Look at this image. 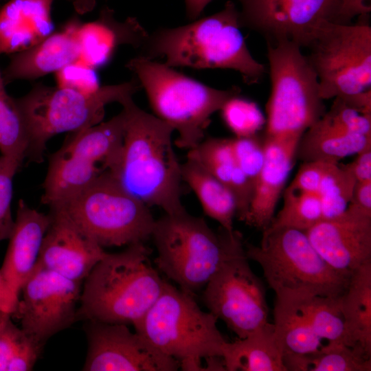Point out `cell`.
<instances>
[{"label": "cell", "mask_w": 371, "mask_h": 371, "mask_svg": "<svg viewBox=\"0 0 371 371\" xmlns=\"http://www.w3.org/2000/svg\"><path fill=\"white\" fill-rule=\"evenodd\" d=\"M120 104L125 114V129L113 177L148 207H158L166 214L186 211L181 201V164L172 141L173 128L139 108L133 96Z\"/></svg>", "instance_id": "cell-1"}, {"label": "cell", "mask_w": 371, "mask_h": 371, "mask_svg": "<svg viewBox=\"0 0 371 371\" xmlns=\"http://www.w3.org/2000/svg\"><path fill=\"white\" fill-rule=\"evenodd\" d=\"M241 27L239 9L228 1L221 10L208 16L148 32L139 56L163 58L171 67L233 69L246 84H257L267 67L251 56Z\"/></svg>", "instance_id": "cell-2"}, {"label": "cell", "mask_w": 371, "mask_h": 371, "mask_svg": "<svg viewBox=\"0 0 371 371\" xmlns=\"http://www.w3.org/2000/svg\"><path fill=\"white\" fill-rule=\"evenodd\" d=\"M144 243L106 253L85 279L77 319L133 325L159 296L164 280L152 267Z\"/></svg>", "instance_id": "cell-3"}, {"label": "cell", "mask_w": 371, "mask_h": 371, "mask_svg": "<svg viewBox=\"0 0 371 371\" xmlns=\"http://www.w3.org/2000/svg\"><path fill=\"white\" fill-rule=\"evenodd\" d=\"M158 269L191 295L204 289L223 263L245 247L242 234L215 232L186 210L155 220L151 234Z\"/></svg>", "instance_id": "cell-4"}, {"label": "cell", "mask_w": 371, "mask_h": 371, "mask_svg": "<svg viewBox=\"0 0 371 371\" xmlns=\"http://www.w3.org/2000/svg\"><path fill=\"white\" fill-rule=\"evenodd\" d=\"M126 67L147 95L155 115L177 133V147L187 150L203 140L211 116L240 89H218L176 71L164 63L138 56Z\"/></svg>", "instance_id": "cell-5"}, {"label": "cell", "mask_w": 371, "mask_h": 371, "mask_svg": "<svg viewBox=\"0 0 371 371\" xmlns=\"http://www.w3.org/2000/svg\"><path fill=\"white\" fill-rule=\"evenodd\" d=\"M217 320L201 309L193 295L164 281L157 300L133 326L156 348L177 360L181 370L196 371L201 360L223 357L227 341Z\"/></svg>", "instance_id": "cell-6"}, {"label": "cell", "mask_w": 371, "mask_h": 371, "mask_svg": "<svg viewBox=\"0 0 371 371\" xmlns=\"http://www.w3.org/2000/svg\"><path fill=\"white\" fill-rule=\"evenodd\" d=\"M260 246L245 243L248 259L258 262L276 296L339 297L350 276L329 266L305 232L291 228L265 229Z\"/></svg>", "instance_id": "cell-7"}, {"label": "cell", "mask_w": 371, "mask_h": 371, "mask_svg": "<svg viewBox=\"0 0 371 371\" xmlns=\"http://www.w3.org/2000/svg\"><path fill=\"white\" fill-rule=\"evenodd\" d=\"M140 88L136 78L118 85L100 86L91 93L59 87L35 86L24 96L16 98L29 135L26 158L41 162L50 138L102 122L107 104H120Z\"/></svg>", "instance_id": "cell-8"}, {"label": "cell", "mask_w": 371, "mask_h": 371, "mask_svg": "<svg viewBox=\"0 0 371 371\" xmlns=\"http://www.w3.org/2000/svg\"><path fill=\"white\" fill-rule=\"evenodd\" d=\"M65 214L102 247L150 238L155 219L149 207L106 173L67 199L49 206Z\"/></svg>", "instance_id": "cell-9"}, {"label": "cell", "mask_w": 371, "mask_h": 371, "mask_svg": "<svg viewBox=\"0 0 371 371\" xmlns=\"http://www.w3.org/2000/svg\"><path fill=\"white\" fill-rule=\"evenodd\" d=\"M125 114L72 133L52 154L43 183L42 203H60L85 189L99 177L115 170L120 158Z\"/></svg>", "instance_id": "cell-10"}, {"label": "cell", "mask_w": 371, "mask_h": 371, "mask_svg": "<svg viewBox=\"0 0 371 371\" xmlns=\"http://www.w3.org/2000/svg\"><path fill=\"white\" fill-rule=\"evenodd\" d=\"M267 45L271 89L265 134H303L326 112L317 74L296 43Z\"/></svg>", "instance_id": "cell-11"}, {"label": "cell", "mask_w": 371, "mask_h": 371, "mask_svg": "<svg viewBox=\"0 0 371 371\" xmlns=\"http://www.w3.org/2000/svg\"><path fill=\"white\" fill-rule=\"evenodd\" d=\"M366 16L355 24L323 22L306 47L324 100L371 89V27Z\"/></svg>", "instance_id": "cell-12"}, {"label": "cell", "mask_w": 371, "mask_h": 371, "mask_svg": "<svg viewBox=\"0 0 371 371\" xmlns=\"http://www.w3.org/2000/svg\"><path fill=\"white\" fill-rule=\"evenodd\" d=\"M245 247L226 260L204 288L203 300L239 339L268 322L262 280L251 270Z\"/></svg>", "instance_id": "cell-13"}, {"label": "cell", "mask_w": 371, "mask_h": 371, "mask_svg": "<svg viewBox=\"0 0 371 371\" xmlns=\"http://www.w3.org/2000/svg\"><path fill=\"white\" fill-rule=\"evenodd\" d=\"M82 282L36 264L23 284L14 315L22 330L43 347L77 319Z\"/></svg>", "instance_id": "cell-14"}, {"label": "cell", "mask_w": 371, "mask_h": 371, "mask_svg": "<svg viewBox=\"0 0 371 371\" xmlns=\"http://www.w3.org/2000/svg\"><path fill=\"white\" fill-rule=\"evenodd\" d=\"M241 27L267 43L289 41L306 47L323 22L339 23L341 0H238Z\"/></svg>", "instance_id": "cell-15"}, {"label": "cell", "mask_w": 371, "mask_h": 371, "mask_svg": "<svg viewBox=\"0 0 371 371\" xmlns=\"http://www.w3.org/2000/svg\"><path fill=\"white\" fill-rule=\"evenodd\" d=\"M85 371H176L179 363L127 325L89 321Z\"/></svg>", "instance_id": "cell-16"}, {"label": "cell", "mask_w": 371, "mask_h": 371, "mask_svg": "<svg viewBox=\"0 0 371 371\" xmlns=\"http://www.w3.org/2000/svg\"><path fill=\"white\" fill-rule=\"evenodd\" d=\"M305 233L323 260L346 276L371 261V215L348 206L342 214L321 219Z\"/></svg>", "instance_id": "cell-17"}, {"label": "cell", "mask_w": 371, "mask_h": 371, "mask_svg": "<svg viewBox=\"0 0 371 371\" xmlns=\"http://www.w3.org/2000/svg\"><path fill=\"white\" fill-rule=\"evenodd\" d=\"M37 264L68 279L82 282L107 252L65 214L53 208Z\"/></svg>", "instance_id": "cell-18"}, {"label": "cell", "mask_w": 371, "mask_h": 371, "mask_svg": "<svg viewBox=\"0 0 371 371\" xmlns=\"http://www.w3.org/2000/svg\"><path fill=\"white\" fill-rule=\"evenodd\" d=\"M302 135L273 137L264 134L265 159L244 221L247 225L263 231L271 223L296 159L297 147Z\"/></svg>", "instance_id": "cell-19"}, {"label": "cell", "mask_w": 371, "mask_h": 371, "mask_svg": "<svg viewBox=\"0 0 371 371\" xmlns=\"http://www.w3.org/2000/svg\"><path fill=\"white\" fill-rule=\"evenodd\" d=\"M78 20L69 21L35 45L12 57L3 74L5 85L16 80H32L57 72L79 60L80 49Z\"/></svg>", "instance_id": "cell-20"}, {"label": "cell", "mask_w": 371, "mask_h": 371, "mask_svg": "<svg viewBox=\"0 0 371 371\" xmlns=\"http://www.w3.org/2000/svg\"><path fill=\"white\" fill-rule=\"evenodd\" d=\"M50 222L49 214L18 203L14 225L0 271L19 298L21 287L34 269L42 243Z\"/></svg>", "instance_id": "cell-21"}, {"label": "cell", "mask_w": 371, "mask_h": 371, "mask_svg": "<svg viewBox=\"0 0 371 371\" xmlns=\"http://www.w3.org/2000/svg\"><path fill=\"white\" fill-rule=\"evenodd\" d=\"M148 34L135 18L118 21L113 11L106 8L98 20L80 23L78 31L80 49L78 60L95 69L108 62L121 45L140 49Z\"/></svg>", "instance_id": "cell-22"}, {"label": "cell", "mask_w": 371, "mask_h": 371, "mask_svg": "<svg viewBox=\"0 0 371 371\" xmlns=\"http://www.w3.org/2000/svg\"><path fill=\"white\" fill-rule=\"evenodd\" d=\"M54 0H10L0 10V54H16L52 33Z\"/></svg>", "instance_id": "cell-23"}, {"label": "cell", "mask_w": 371, "mask_h": 371, "mask_svg": "<svg viewBox=\"0 0 371 371\" xmlns=\"http://www.w3.org/2000/svg\"><path fill=\"white\" fill-rule=\"evenodd\" d=\"M190 157L205 168L232 192L237 204L236 216L245 221L254 186L238 166L230 138L208 137L188 150Z\"/></svg>", "instance_id": "cell-24"}, {"label": "cell", "mask_w": 371, "mask_h": 371, "mask_svg": "<svg viewBox=\"0 0 371 371\" xmlns=\"http://www.w3.org/2000/svg\"><path fill=\"white\" fill-rule=\"evenodd\" d=\"M339 300L345 345L371 357V261L352 273Z\"/></svg>", "instance_id": "cell-25"}, {"label": "cell", "mask_w": 371, "mask_h": 371, "mask_svg": "<svg viewBox=\"0 0 371 371\" xmlns=\"http://www.w3.org/2000/svg\"><path fill=\"white\" fill-rule=\"evenodd\" d=\"M370 144L371 135L348 133L323 115L301 136L296 158L303 162L321 161L337 164L341 159L357 154Z\"/></svg>", "instance_id": "cell-26"}, {"label": "cell", "mask_w": 371, "mask_h": 371, "mask_svg": "<svg viewBox=\"0 0 371 371\" xmlns=\"http://www.w3.org/2000/svg\"><path fill=\"white\" fill-rule=\"evenodd\" d=\"M282 355L273 325L267 322L244 338L227 341L223 357L226 371H286Z\"/></svg>", "instance_id": "cell-27"}, {"label": "cell", "mask_w": 371, "mask_h": 371, "mask_svg": "<svg viewBox=\"0 0 371 371\" xmlns=\"http://www.w3.org/2000/svg\"><path fill=\"white\" fill-rule=\"evenodd\" d=\"M311 298L276 296L273 325L283 353H313L323 346L309 320L308 304Z\"/></svg>", "instance_id": "cell-28"}, {"label": "cell", "mask_w": 371, "mask_h": 371, "mask_svg": "<svg viewBox=\"0 0 371 371\" xmlns=\"http://www.w3.org/2000/svg\"><path fill=\"white\" fill-rule=\"evenodd\" d=\"M181 172L182 180L195 193L205 214L217 221L227 232L233 233L237 204L229 189L190 157H187L181 164Z\"/></svg>", "instance_id": "cell-29"}, {"label": "cell", "mask_w": 371, "mask_h": 371, "mask_svg": "<svg viewBox=\"0 0 371 371\" xmlns=\"http://www.w3.org/2000/svg\"><path fill=\"white\" fill-rule=\"evenodd\" d=\"M286 371H370L371 357L344 344L328 343L313 353L285 352Z\"/></svg>", "instance_id": "cell-30"}, {"label": "cell", "mask_w": 371, "mask_h": 371, "mask_svg": "<svg viewBox=\"0 0 371 371\" xmlns=\"http://www.w3.org/2000/svg\"><path fill=\"white\" fill-rule=\"evenodd\" d=\"M0 311V371L32 370L43 347Z\"/></svg>", "instance_id": "cell-31"}, {"label": "cell", "mask_w": 371, "mask_h": 371, "mask_svg": "<svg viewBox=\"0 0 371 371\" xmlns=\"http://www.w3.org/2000/svg\"><path fill=\"white\" fill-rule=\"evenodd\" d=\"M0 71V151L1 155L26 158L29 135L16 98L9 95Z\"/></svg>", "instance_id": "cell-32"}, {"label": "cell", "mask_w": 371, "mask_h": 371, "mask_svg": "<svg viewBox=\"0 0 371 371\" xmlns=\"http://www.w3.org/2000/svg\"><path fill=\"white\" fill-rule=\"evenodd\" d=\"M283 198L282 208L273 216L267 229L291 228L306 232L322 219V207L317 194L288 187L284 191Z\"/></svg>", "instance_id": "cell-33"}, {"label": "cell", "mask_w": 371, "mask_h": 371, "mask_svg": "<svg viewBox=\"0 0 371 371\" xmlns=\"http://www.w3.org/2000/svg\"><path fill=\"white\" fill-rule=\"evenodd\" d=\"M356 182L347 165L327 164L317 193L322 207V218H330L346 211Z\"/></svg>", "instance_id": "cell-34"}, {"label": "cell", "mask_w": 371, "mask_h": 371, "mask_svg": "<svg viewBox=\"0 0 371 371\" xmlns=\"http://www.w3.org/2000/svg\"><path fill=\"white\" fill-rule=\"evenodd\" d=\"M339 298L312 297L308 304V317L311 327L318 337L326 339L328 343L345 344L344 320Z\"/></svg>", "instance_id": "cell-35"}, {"label": "cell", "mask_w": 371, "mask_h": 371, "mask_svg": "<svg viewBox=\"0 0 371 371\" xmlns=\"http://www.w3.org/2000/svg\"><path fill=\"white\" fill-rule=\"evenodd\" d=\"M220 111L225 124L237 137L256 135L266 123L258 106L240 94L229 99Z\"/></svg>", "instance_id": "cell-36"}, {"label": "cell", "mask_w": 371, "mask_h": 371, "mask_svg": "<svg viewBox=\"0 0 371 371\" xmlns=\"http://www.w3.org/2000/svg\"><path fill=\"white\" fill-rule=\"evenodd\" d=\"M23 161L12 156H0V242L10 238L14 227L11 212L13 179Z\"/></svg>", "instance_id": "cell-37"}, {"label": "cell", "mask_w": 371, "mask_h": 371, "mask_svg": "<svg viewBox=\"0 0 371 371\" xmlns=\"http://www.w3.org/2000/svg\"><path fill=\"white\" fill-rule=\"evenodd\" d=\"M235 159L254 186L265 159L264 137L258 133L249 137L230 138Z\"/></svg>", "instance_id": "cell-38"}, {"label": "cell", "mask_w": 371, "mask_h": 371, "mask_svg": "<svg viewBox=\"0 0 371 371\" xmlns=\"http://www.w3.org/2000/svg\"><path fill=\"white\" fill-rule=\"evenodd\" d=\"M324 116L332 124L352 134L371 135V115L361 114L347 105L339 97Z\"/></svg>", "instance_id": "cell-39"}, {"label": "cell", "mask_w": 371, "mask_h": 371, "mask_svg": "<svg viewBox=\"0 0 371 371\" xmlns=\"http://www.w3.org/2000/svg\"><path fill=\"white\" fill-rule=\"evenodd\" d=\"M92 68L79 60L56 72L58 87L84 93H91L100 87L98 76Z\"/></svg>", "instance_id": "cell-40"}, {"label": "cell", "mask_w": 371, "mask_h": 371, "mask_svg": "<svg viewBox=\"0 0 371 371\" xmlns=\"http://www.w3.org/2000/svg\"><path fill=\"white\" fill-rule=\"evenodd\" d=\"M327 164L321 161L303 162L289 188L317 194Z\"/></svg>", "instance_id": "cell-41"}, {"label": "cell", "mask_w": 371, "mask_h": 371, "mask_svg": "<svg viewBox=\"0 0 371 371\" xmlns=\"http://www.w3.org/2000/svg\"><path fill=\"white\" fill-rule=\"evenodd\" d=\"M370 11L371 0H341L339 23H350L355 16L368 15Z\"/></svg>", "instance_id": "cell-42"}, {"label": "cell", "mask_w": 371, "mask_h": 371, "mask_svg": "<svg viewBox=\"0 0 371 371\" xmlns=\"http://www.w3.org/2000/svg\"><path fill=\"white\" fill-rule=\"evenodd\" d=\"M347 166L357 181H371V144L359 151L357 158Z\"/></svg>", "instance_id": "cell-43"}, {"label": "cell", "mask_w": 371, "mask_h": 371, "mask_svg": "<svg viewBox=\"0 0 371 371\" xmlns=\"http://www.w3.org/2000/svg\"><path fill=\"white\" fill-rule=\"evenodd\" d=\"M348 206L371 215V181L356 182Z\"/></svg>", "instance_id": "cell-44"}, {"label": "cell", "mask_w": 371, "mask_h": 371, "mask_svg": "<svg viewBox=\"0 0 371 371\" xmlns=\"http://www.w3.org/2000/svg\"><path fill=\"white\" fill-rule=\"evenodd\" d=\"M19 299L0 271V311L9 313L12 316L16 311Z\"/></svg>", "instance_id": "cell-45"}, {"label": "cell", "mask_w": 371, "mask_h": 371, "mask_svg": "<svg viewBox=\"0 0 371 371\" xmlns=\"http://www.w3.org/2000/svg\"><path fill=\"white\" fill-rule=\"evenodd\" d=\"M344 102L359 113L371 115V89L355 95L342 96Z\"/></svg>", "instance_id": "cell-46"}, {"label": "cell", "mask_w": 371, "mask_h": 371, "mask_svg": "<svg viewBox=\"0 0 371 371\" xmlns=\"http://www.w3.org/2000/svg\"><path fill=\"white\" fill-rule=\"evenodd\" d=\"M186 10L190 19L195 20L212 0H184Z\"/></svg>", "instance_id": "cell-47"}, {"label": "cell", "mask_w": 371, "mask_h": 371, "mask_svg": "<svg viewBox=\"0 0 371 371\" xmlns=\"http://www.w3.org/2000/svg\"><path fill=\"white\" fill-rule=\"evenodd\" d=\"M75 10L80 14L88 13L95 6V0H71Z\"/></svg>", "instance_id": "cell-48"}]
</instances>
